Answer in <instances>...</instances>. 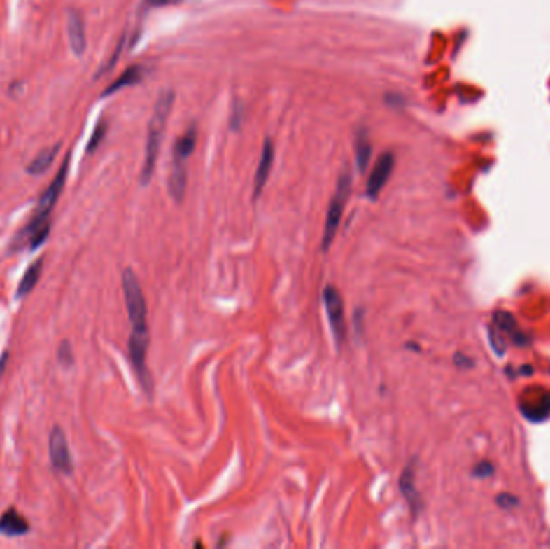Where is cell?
<instances>
[{
	"label": "cell",
	"instance_id": "1",
	"mask_svg": "<svg viewBox=\"0 0 550 549\" xmlns=\"http://www.w3.org/2000/svg\"><path fill=\"white\" fill-rule=\"evenodd\" d=\"M122 292L126 298V308L131 322V337H129V358H131L134 373L143 391L150 395L153 389L152 377L147 368V352L150 345V331L147 322V301L142 287L132 269H124Z\"/></svg>",
	"mask_w": 550,
	"mask_h": 549
},
{
	"label": "cell",
	"instance_id": "2",
	"mask_svg": "<svg viewBox=\"0 0 550 549\" xmlns=\"http://www.w3.org/2000/svg\"><path fill=\"white\" fill-rule=\"evenodd\" d=\"M68 169H69V153L66 155V158H64V163L60 171H58V174L55 176V179H53L52 184L47 187V190L42 193L41 200L37 203L34 216L31 218L29 223L26 224V228L21 230L18 235V240L28 239L31 250L39 249L47 239L48 230H50V225H48V216H50L53 207H55L58 198L62 195L64 181H66V176H68Z\"/></svg>",
	"mask_w": 550,
	"mask_h": 549
},
{
	"label": "cell",
	"instance_id": "3",
	"mask_svg": "<svg viewBox=\"0 0 550 549\" xmlns=\"http://www.w3.org/2000/svg\"><path fill=\"white\" fill-rule=\"evenodd\" d=\"M172 104H174V92H172V90H164V92H161L158 100H156L152 120L148 123L147 145H145V160L142 166V174H140V181H142L143 186L148 184L153 176L156 157H158L161 139H163L166 121H168Z\"/></svg>",
	"mask_w": 550,
	"mask_h": 549
},
{
	"label": "cell",
	"instance_id": "4",
	"mask_svg": "<svg viewBox=\"0 0 550 549\" xmlns=\"http://www.w3.org/2000/svg\"><path fill=\"white\" fill-rule=\"evenodd\" d=\"M349 193H351V176H349L348 171H344V173H341L338 177L337 190L333 193L330 204H328V209H327L325 225H323V235H322L323 253L330 250L333 240H335L339 228V221L343 218V211H344V207H346Z\"/></svg>",
	"mask_w": 550,
	"mask_h": 549
},
{
	"label": "cell",
	"instance_id": "5",
	"mask_svg": "<svg viewBox=\"0 0 550 549\" xmlns=\"http://www.w3.org/2000/svg\"><path fill=\"white\" fill-rule=\"evenodd\" d=\"M323 305H325L328 324H330L332 335L335 338L338 348L346 340V316H344V303L341 293L335 285H327L323 289Z\"/></svg>",
	"mask_w": 550,
	"mask_h": 549
},
{
	"label": "cell",
	"instance_id": "6",
	"mask_svg": "<svg viewBox=\"0 0 550 549\" xmlns=\"http://www.w3.org/2000/svg\"><path fill=\"white\" fill-rule=\"evenodd\" d=\"M48 453H50L52 466L55 467L57 471L64 473L73 472L74 466H73L71 453H69V445H68L66 435H64L60 427L52 429L50 437H48Z\"/></svg>",
	"mask_w": 550,
	"mask_h": 549
},
{
	"label": "cell",
	"instance_id": "7",
	"mask_svg": "<svg viewBox=\"0 0 550 549\" xmlns=\"http://www.w3.org/2000/svg\"><path fill=\"white\" fill-rule=\"evenodd\" d=\"M393 169H395V155L390 152L383 153L375 163L374 169H372L369 181H367L365 193L370 200H376V198H379L383 187L386 186L388 179H390Z\"/></svg>",
	"mask_w": 550,
	"mask_h": 549
},
{
	"label": "cell",
	"instance_id": "8",
	"mask_svg": "<svg viewBox=\"0 0 550 549\" xmlns=\"http://www.w3.org/2000/svg\"><path fill=\"white\" fill-rule=\"evenodd\" d=\"M274 157H275L274 144H272L271 139H267V141L264 142L260 165H258V169H256V174H255V188H253V198H255V200L260 198V195L264 190V186H266L267 177H269V174H271Z\"/></svg>",
	"mask_w": 550,
	"mask_h": 549
},
{
	"label": "cell",
	"instance_id": "9",
	"mask_svg": "<svg viewBox=\"0 0 550 549\" xmlns=\"http://www.w3.org/2000/svg\"><path fill=\"white\" fill-rule=\"evenodd\" d=\"M399 488L401 493L406 498V501L411 508L414 517L418 514L420 508H422V499L418 496L417 488H415V461H411L406 466V469L402 471L401 478H399Z\"/></svg>",
	"mask_w": 550,
	"mask_h": 549
},
{
	"label": "cell",
	"instance_id": "10",
	"mask_svg": "<svg viewBox=\"0 0 550 549\" xmlns=\"http://www.w3.org/2000/svg\"><path fill=\"white\" fill-rule=\"evenodd\" d=\"M68 34H69V44H71L74 55H83L85 47H87V41H85L84 21L78 12L69 13Z\"/></svg>",
	"mask_w": 550,
	"mask_h": 549
},
{
	"label": "cell",
	"instance_id": "11",
	"mask_svg": "<svg viewBox=\"0 0 550 549\" xmlns=\"http://www.w3.org/2000/svg\"><path fill=\"white\" fill-rule=\"evenodd\" d=\"M521 411L533 422L544 421L550 416V393L544 391L537 396V400H528L521 403Z\"/></svg>",
	"mask_w": 550,
	"mask_h": 549
},
{
	"label": "cell",
	"instance_id": "12",
	"mask_svg": "<svg viewBox=\"0 0 550 549\" xmlns=\"http://www.w3.org/2000/svg\"><path fill=\"white\" fill-rule=\"evenodd\" d=\"M28 522L24 517H21L15 509H8L0 519V534L7 536H20L28 534Z\"/></svg>",
	"mask_w": 550,
	"mask_h": 549
},
{
	"label": "cell",
	"instance_id": "13",
	"mask_svg": "<svg viewBox=\"0 0 550 549\" xmlns=\"http://www.w3.org/2000/svg\"><path fill=\"white\" fill-rule=\"evenodd\" d=\"M187 187V171L185 165L181 160L172 161V168L169 174V193L176 202H181L185 193Z\"/></svg>",
	"mask_w": 550,
	"mask_h": 549
},
{
	"label": "cell",
	"instance_id": "14",
	"mask_svg": "<svg viewBox=\"0 0 550 549\" xmlns=\"http://www.w3.org/2000/svg\"><path fill=\"white\" fill-rule=\"evenodd\" d=\"M145 68L140 67V64H132V67H129L126 71H124L120 78H118L115 83L108 85L105 89V94L104 95H111L118 92V90H121L124 88H129V85H134V84H139L140 81L143 79L145 76Z\"/></svg>",
	"mask_w": 550,
	"mask_h": 549
},
{
	"label": "cell",
	"instance_id": "15",
	"mask_svg": "<svg viewBox=\"0 0 550 549\" xmlns=\"http://www.w3.org/2000/svg\"><path fill=\"white\" fill-rule=\"evenodd\" d=\"M58 150H60V144L53 145L52 148L42 150V152L37 153V157L28 165V168H26V171H28L29 174H34V176L45 173V171L50 168V165L53 163V160H55Z\"/></svg>",
	"mask_w": 550,
	"mask_h": 549
},
{
	"label": "cell",
	"instance_id": "16",
	"mask_svg": "<svg viewBox=\"0 0 550 549\" xmlns=\"http://www.w3.org/2000/svg\"><path fill=\"white\" fill-rule=\"evenodd\" d=\"M41 272H42V260H37L36 263H32L28 271L24 272L23 279H21L18 290H16V298L26 297V295H28L31 290L36 287V284L39 282Z\"/></svg>",
	"mask_w": 550,
	"mask_h": 549
},
{
	"label": "cell",
	"instance_id": "17",
	"mask_svg": "<svg viewBox=\"0 0 550 549\" xmlns=\"http://www.w3.org/2000/svg\"><path fill=\"white\" fill-rule=\"evenodd\" d=\"M195 144H197V131L193 127H190L179 139V141H177L174 147V160L185 161L188 157H190L193 150H195Z\"/></svg>",
	"mask_w": 550,
	"mask_h": 549
},
{
	"label": "cell",
	"instance_id": "18",
	"mask_svg": "<svg viewBox=\"0 0 550 549\" xmlns=\"http://www.w3.org/2000/svg\"><path fill=\"white\" fill-rule=\"evenodd\" d=\"M372 155V145L367 139V134L360 132L358 139H355V163H358V169L360 173H364L367 169V165L370 161Z\"/></svg>",
	"mask_w": 550,
	"mask_h": 549
},
{
	"label": "cell",
	"instance_id": "19",
	"mask_svg": "<svg viewBox=\"0 0 550 549\" xmlns=\"http://www.w3.org/2000/svg\"><path fill=\"white\" fill-rule=\"evenodd\" d=\"M105 132H106V123L100 121L99 125H97L95 131H94V134H92V137H90V141H89V145H87V152L89 153L94 152V150L101 144V139L105 137Z\"/></svg>",
	"mask_w": 550,
	"mask_h": 549
},
{
	"label": "cell",
	"instance_id": "20",
	"mask_svg": "<svg viewBox=\"0 0 550 549\" xmlns=\"http://www.w3.org/2000/svg\"><path fill=\"white\" fill-rule=\"evenodd\" d=\"M494 321H495V324H498L500 329L505 331V332H510L515 326V319L512 317V314L505 313V311H499V313H495Z\"/></svg>",
	"mask_w": 550,
	"mask_h": 549
},
{
	"label": "cell",
	"instance_id": "21",
	"mask_svg": "<svg viewBox=\"0 0 550 549\" xmlns=\"http://www.w3.org/2000/svg\"><path fill=\"white\" fill-rule=\"evenodd\" d=\"M353 321H354L355 332H358V333H362L364 329H365V326H364V310H362V308H358V310H355Z\"/></svg>",
	"mask_w": 550,
	"mask_h": 549
},
{
	"label": "cell",
	"instance_id": "22",
	"mask_svg": "<svg viewBox=\"0 0 550 549\" xmlns=\"http://www.w3.org/2000/svg\"><path fill=\"white\" fill-rule=\"evenodd\" d=\"M493 472H494V469L489 462H481V464H478L477 467H474V475L477 477H489V475H493Z\"/></svg>",
	"mask_w": 550,
	"mask_h": 549
},
{
	"label": "cell",
	"instance_id": "23",
	"mask_svg": "<svg viewBox=\"0 0 550 549\" xmlns=\"http://www.w3.org/2000/svg\"><path fill=\"white\" fill-rule=\"evenodd\" d=\"M60 361L62 363H66V359L69 363H73V353H71V348H69V345L66 342L63 343V345L60 347Z\"/></svg>",
	"mask_w": 550,
	"mask_h": 549
},
{
	"label": "cell",
	"instance_id": "24",
	"mask_svg": "<svg viewBox=\"0 0 550 549\" xmlns=\"http://www.w3.org/2000/svg\"><path fill=\"white\" fill-rule=\"evenodd\" d=\"M179 0H152L153 5H160V7H163V5H171V4H177Z\"/></svg>",
	"mask_w": 550,
	"mask_h": 549
}]
</instances>
